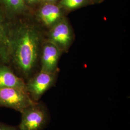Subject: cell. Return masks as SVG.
Segmentation results:
<instances>
[{
	"mask_svg": "<svg viewBox=\"0 0 130 130\" xmlns=\"http://www.w3.org/2000/svg\"><path fill=\"white\" fill-rule=\"evenodd\" d=\"M57 73L39 70L26 82L27 92L33 101H40L42 95L54 85Z\"/></svg>",
	"mask_w": 130,
	"mask_h": 130,
	"instance_id": "cell-4",
	"label": "cell"
},
{
	"mask_svg": "<svg viewBox=\"0 0 130 130\" xmlns=\"http://www.w3.org/2000/svg\"><path fill=\"white\" fill-rule=\"evenodd\" d=\"M9 19L0 7V65L8 64L7 28Z\"/></svg>",
	"mask_w": 130,
	"mask_h": 130,
	"instance_id": "cell-10",
	"label": "cell"
},
{
	"mask_svg": "<svg viewBox=\"0 0 130 130\" xmlns=\"http://www.w3.org/2000/svg\"><path fill=\"white\" fill-rule=\"evenodd\" d=\"M74 33L69 21L63 18L49 29L46 40L63 52L68 51L74 40Z\"/></svg>",
	"mask_w": 130,
	"mask_h": 130,
	"instance_id": "cell-3",
	"label": "cell"
},
{
	"mask_svg": "<svg viewBox=\"0 0 130 130\" xmlns=\"http://www.w3.org/2000/svg\"><path fill=\"white\" fill-rule=\"evenodd\" d=\"M57 4L66 13L93 5L90 0H59Z\"/></svg>",
	"mask_w": 130,
	"mask_h": 130,
	"instance_id": "cell-11",
	"label": "cell"
},
{
	"mask_svg": "<svg viewBox=\"0 0 130 130\" xmlns=\"http://www.w3.org/2000/svg\"><path fill=\"white\" fill-rule=\"evenodd\" d=\"M44 29L33 15L9 19L7 28V65L26 82L39 71Z\"/></svg>",
	"mask_w": 130,
	"mask_h": 130,
	"instance_id": "cell-1",
	"label": "cell"
},
{
	"mask_svg": "<svg viewBox=\"0 0 130 130\" xmlns=\"http://www.w3.org/2000/svg\"><path fill=\"white\" fill-rule=\"evenodd\" d=\"M59 0H41V5L42 4H47V3H51V4H57Z\"/></svg>",
	"mask_w": 130,
	"mask_h": 130,
	"instance_id": "cell-14",
	"label": "cell"
},
{
	"mask_svg": "<svg viewBox=\"0 0 130 130\" xmlns=\"http://www.w3.org/2000/svg\"><path fill=\"white\" fill-rule=\"evenodd\" d=\"M91 3H92L93 5L94 4H98L102 3L105 0H90Z\"/></svg>",
	"mask_w": 130,
	"mask_h": 130,
	"instance_id": "cell-15",
	"label": "cell"
},
{
	"mask_svg": "<svg viewBox=\"0 0 130 130\" xmlns=\"http://www.w3.org/2000/svg\"><path fill=\"white\" fill-rule=\"evenodd\" d=\"M26 4L33 11V9L41 5V0H25Z\"/></svg>",
	"mask_w": 130,
	"mask_h": 130,
	"instance_id": "cell-12",
	"label": "cell"
},
{
	"mask_svg": "<svg viewBox=\"0 0 130 130\" xmlns=\"http://www.w3.org/2000/svg\"><path fill=\"white\" fill-rule=\"evenodd\" d=\"M66 12L57 4H42L33 12V17L42 28L49 29L63 18Z\"/></svg>",
	"mask_w": 130,
	"mask_h": 130,
	"instance_id": "cell-6",
	"label": "cell"
},
{
	"mask_svg": "<svg viewBox=\"0 0 130 130\" xmlns=\"http://www.w3.org/2000/svg\"><path fill=\"white\" fill-rule=\"evenodd\" d=\"M14 88L27 92L26 82L6 64L0 65V88Z\"/></svg>",
	"mask_w": 130,
	"mask_h": 130,
	"instance_id": "cell-9",
	"label": "cell"
},
{
	"mask_svg": "<svg viewBox=\"0 0 130 130\" xmlns=\"http://www.w3.org/2000/svg\"><path fill=\"white\" fill-rule=\"evenodd\" d=\"M34 102L26 92L14 88H0V107L20 113Z\"/></svg>",
	"mask_w": 130,
	"mask_h": 130,
	"instance_id": "cell-5",
	"label": "cell"
},
{
	"mask_svg": "<svg viewBox=\"0 0 130 130\" xmlns=\"http://www.w3.org/2000/svg\"><path fill=\"white\" fill-rule=\"evenodd\" d=\"M0 7L9 19L33 14L25 0H0Z\"/></svg>",
	"mask_w": 130,
	"mask_h": 130,
	"instance_id": "cell-8",
	"label": "cell"
},
{
	"mask_svg": "<svg viewBox=\"0 0 130 130\" xmlns=\"http://www.w3.org/2000/svg\"><path fill=\"white\" fill-rule=\"evenodd\" d=\"M63 52L46 40L42 45L40 58V71L48 73H58V63Z\"/></svg>",
	"mask_w": 130,
	"mask_h": 130,
	"instance_id": "cell-7",
	"label": "cell"
},
{
	"mask_svg": "<svg viewBox=\"0 0 130 130\" xmlns=\"http://www.w3.org/2000/svg\"><path fill=\"white\" fill-rule=\"evenodd\" d=\"M0 130H19L18 127L9 125L0 122Z\"/></svg>",
	"mask_w": 130,
	"mask_h": 130,
	"instance_id": "cell-13",
	"label": "cell"
},
{
	"mask_svg": "<svg viewBox=\"0 0 130 130\" xmlns=\"http://www.w3.org/2000/svg\"><path fill=\"white\" fill-rule=\"evenodd\" d=\"M19 130H43L48 125L50 115L46 105L40 101L34 102L20 112Z\"/></svg>",
	"mask_w": 130,
	"mask_h": 130,
	"instance_id": "cell-2",
	"label": "cell"
}]
</instances>
